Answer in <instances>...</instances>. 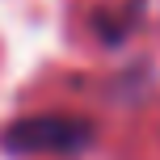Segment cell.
Masks as SVG:
<instances>
[{
  "label": "cell",
  "instance_id": "1",
  "mask_svg": "<svg viewBox=\"0 0 160 160\" xmlns=\"http://www.w3.org/2000/svg\"><path fill=\"white\" fill-rule=\"evenodd\" d=\"M88 143H93V127L84 118H63V114L21 118L4 131V148L17 152V156H34V152L72 156V152H84Z\"/></svg>",
  "mask_w": 160,
  "mask_h": 160
}]
</instances>
